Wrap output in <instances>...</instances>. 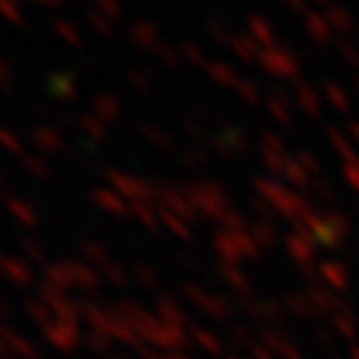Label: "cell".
Wrapping results in <instances>:
<instances>
[{"label":"cell","instance_id":"obj_1","mask_svg":"<svg viewBox=\"0 0 359 359\" xmlns=\"http://www.w3.org/2000/svg\"><path fill=\"white\" fill-rule=\"evenodd\" d=\"M93 115L102 117L104 123H115L120 115V104L112 93H96L93 96Z\"/></svg>","mask_w":359,"mask_h":359},{"label":"cell","instance_id":"obj_2","mask_svg":"<svg viewBox=\"0 0 359 359\" xmlns=\"http://www.w3.org/2000/svg\"><path fill=\"white\" fill-rule=\"evenodd\" d=\"M32 142L38 144L40 149H48V152H59L65 147V139L56 128H35L32 130Z\"/></svg>","mask_w":359,"mask_h":359},{"label":"cell","instance_id":"obj_3","mask_svg":"<svg viewBox=\"0 0 359 359\" xmlns=\"http://www.w3.org/2000/svg\"><path fill=\"white\" fill-rule=\"evenodd\" d=\"M80 130H83V133H88L90 139H96V142L104 139V133H107V130H104V120L102 117H96L93 112L80 115Z\"/></svg>","mask_w":359,"mask_h":359},{"label":"cell","instance_id":"obj_4","mask_svg":"<svg viewBox=\"0 0 359 359\" xmlns=\"http://www.w3.org/2000/svg\"><path fill=\"white\" fill-rule=\"evenodd\" d=\"M51 93H56V96H62V99H75L77 90H75V83H72V77L69 75H59V77H51Z\"/></svg>","mask_w":359,"mask_h":359},{"label":"cell","instance_id":"obj_5","mask_svg":"<svg viewBox=\"0 0 359 359\" xmlns=\"http://www.w3.org/2000/svg\"><path fill=\"white\" fill-rule=\"evenodd\" d=\"M130 38L136 40V43H142V46H147L149 40H154V27L149 22H136V25L130 27Z\"/></svg>","mask_w":359,"mask_h":359},{"label":"cell","instance_id":"obj_6","mask_svg":"<svg viewBox=\"0 0 359 359\" xmlns=\"http://www.w3.org/2000/svg\"><path fill=\"white\" fill-rule=\"evenodd\" d=\"M53 29H56L69 46H80V35H77V29L69 25V22H65V19H53Z\"/></svg>","mask_w":359,"mask_h":359},{"label":"cell","instance_id":"obj_7","mask_svg":"<svg viewBox=\"0 0 359 359\" xmlns=\"http://www.w3.org/2000/svg\"><path fill=\"white\" fill-rule=\"evenodd\" d=\"M0 13L13 22V25H25V19H22V11H19V0H0Z\"/></svg>","mask_w":359,"mask_h":359},{"label":"cell","instance_id":"obj_8","mask_svg":"<svg viewBox=\"0 0 359 359\" xmlns=\"http://www.w3.org/2000/svg\"><path fill=\"white\" fill-rule=\"evenodd\" d=\"M88 22L93 25V29H96V32H102V35H109V32H112L109 19H107V16H102L99 11H88Z\"/></svg>","mask_w":359,"mask_h":359},{"label":"cell","instance_id":"obj_9","mask_svg":"<svg viewBox=\"0 0 359 359\" xmlns=\"http://www.w3.org/2000/svg\"><path fill=\"white\" fill-rule=\"evenodd\" d=\"M107 19H120V0H93Z\"/></svg>","mask_w":359,"mask_h":359},{"label":"cell","instance_id":"obj_10","mask_svg":"<svg viewBox=\"0 0 359 359\" xmlns=\"http://www.w3.org/2000/svg\"><path fill=\"white\" fill-rule=\"evenodd\" d=\"M0 90H8V93L13 90V75L3 59H0Z\"/></svg>","mask_w":359,"mask_h":359},{"label":"cell","instance_id":"obj_11","mask_svg":"<svg viewBox=\"0 0 359 359\" xmlns=\"http://www.w3.org/2000/svg\"><path fill=\"white\" fill-rule=\"evenodd\" d=\"M0 144H3V147H8L11 152H19V142H16L6 128H0Z\"/></svg>","mask_w":359,"mask_h":359},{"label":"cell","instance_id":"obj_12","mask_svg":"<svg viewBox=\"0 0 359 359\" xmlns=\"http://www.w3.org/2000/svg\"><path fill=\"white\" fill-rule=\"evenodd\" d=\"M22 163H25L27 168H32V170H35L38 176H43V173H46V165L40 163L38 157H29V154H25V160H22Z\"/></svg>","mask_w":359,"mask_h":359},{"label":"cell","instance_id":"obj_13","mask_svg":"<svg viewBox=\"0 0 359 359\" xmlns=\"http://www.w3.org/2000/svg\"><path fill=\"white\" fill-rule=\"evenodd\" d=\"M128 83H133L139 90H147V77H144L142 72H136V69H130L128 72Z\"/></svg>","mask_w":359,"mask_h":359},{"label":"cell","instance_id":"obj_14","mask_svg":"<svg viewBox=\"0 0 359 359\" xmlns=\"http://www.w3.org/2000/svg\"><path fill=\"white\" fill-rule=\"evenodd\" d=\"M38 3H46V6H53V8H59V6H65V0H38Z\"/></svg>","mask_w":359,"mask_h":359}]
</instances>
